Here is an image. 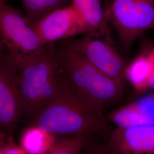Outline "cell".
Returning a JSON list of instances; mask_svg holds the SVG:
<instances>
[{"label": "cell", "instance_id": "cell-9", "mask_svg": "<svg viewBox=\"0 0 154 154\" xmlns=\"http://www.w3.org/2000/svg\"><path fill=\"white\" fill-rule=\"evenodd\" d=\"M105 147L107 154H154V125L116 127Z\"/></svg>", "mask_w": 154, "mask_h": 154}, {"label": "cell", "instance_id": "cell-14", "mask_svg": "<svg viewBox=\"0 0 154 154\" xmlns=\"http://www.w3.org/2000/svg\"><path fill=\"white\" fill-rule=\"evenodd\" d=\"M28 22L35 21L51 11L66 6L68 0H21Z\"/></svg>", "mask_w": 154, "mask_h": 154}, {"label": "cell", "instance_id": "cell-8", "mask_svg": "<svg viewBox=\"0 0 154 154\" xmlns=\"http://www.w3.org/2000/svg\"><path fill=\"white\" fill-rule=\"evenodd\" d=\"M29 23L45 45L90 33L86 22L72 4Z\"/></svg>", "mask_w": 154, "mask_h": 154}, {"label": "cell", "instance_id": "cell-7", "mask_svg": "<svg viewBox=\"0 0 154 154\" xmlns=\"http://www.w3.org/2000/svg\"><path fill=\"white\" fill-rule=\"evenodd\" d=\"M101 38L95 34L88 33L80 38L63 41L100 72L123 86L127 66L125 62L112 43Z\"/></svg>", "mask_w": 154, "mask_h": 154}, {"label": "cell", "instance_id": "cell-20", "mask_svg": "<svg viewBox=\"0 0 154 154\" xmlns=\"http://www.w3.org/2000/svg\"><path fill=\"white\" fill-rule=\"evenodd\" d=\"M0 154H4L3 151H2L1 149H0Z\"/></svg>", "mask_w": 154, "mask_h": 154}, {"label": "cell", "instance_id": "cell-5", "mask_svg": "<svg viewBox=\"0 0 154 154\" xmlns=\"http://www.w3.org/2000/svg\"><path fill=\"white\" fill-rule=\"evenodd\" d=\"M105 14L122 45L128 47L146 30L153 28L154 0H114Z\"/></svg>", "mask_w": 154, "mask_h": 154}, {"label": "cell", "instance_id": "cell-11", "mask_svg": "<svg viewBox=\"0 0 154 154\" xmlns=\"http://www.w3.org/2000/svg\"><path fill=\"white\" fill-rule=\"evenodd\" d=\"M71 4L86 22L90 33L112 43L109 23L105 17L101 0H72Z\"/></svg>", "mask_w": 154, "mask_h": 154}, {"label": "cell", "instance_id": "cell-19", "mask_svg": "<svg viewBox=\"0 0 154 154\" xmlns=\"http://www.w3.org/2000/svg\"><path fill=\"white\" fill-rule=\"evenodd\" d=\"M7 0H0V4H6Z\"/></svg>", "mask_w": 154, "mask_h": 154}, {"label": "cell", "instance_id": "cell-1", "mask_svg": "<svg viewBox=\"0 0 154 154\" xmlns=\"http://www.w3.org/2000/svg\"><path fill=\"white\" fill-rule=\"evenodd\" d=\"M62 88L83 102L103 111L121 98L123 86L100 72L65 41L56 46Z\"/></svg>", "mask_w": 154, "mask_h": 154}, {"label": "cell", "instance_id": "cell-4", "mask_svg": "<svg viewBox=\"0 0 154 154\" xmlns=\"http://www.w3.org/2000/svg\"><path fill=\"white\" fill-rule=\"evenodd\" d=\"M1 47L18 65L41 55L45 45L29 22L18 9L0 4Z\"/></svg>", "mask_w": 154, "mask_h": 154}, {"label": "cell", "instance_id": "cell-17", "mask_svg": "<svg viewBox=\"0 0 154 154\" xmlns=\"http://www.w3.org/2000/svg\"><path fill=\"white\" fill-rule=\"evenodd\" d=\"M83 154H107V153L105 146L97 145L86 149Z\"/></svg>", "mask_w": 154, "mask_h": 154}, {"label": "cell", "instance_id": "cell-16", "mask_svg": "<svg viewBox=\"0 0 154 154\" xmlns=\"http://www.w3.org/2000/svg\"><path fill=\"white\" fill-rule=\"evenodd\" d=\"M3 138L1 141L0 149L3 151L4 154H28L21 146H18L16 145L11 138H5L6 141H5V139Z\"/></svg>", "mask_w": 154, "mask_h": 154}, {"label": "cell", "instance_id": "cell-12", "mask_svg": "<svg viewBox=\"0 0 154 154\" xmlns=\"http://www.w3.org/2000/svg\"><path fill=\"white\" fill-rule=\"evenodd\" d=\"M154 69V52L139 55L127 65L125 79L132 85L136 91H147L149 80Z\"/></svg>", "mask_w": 154, "mask_h": 154}, {"label": "cell", "instance_id": "cell-10", "mask_svg": "<svg viewBox=\"0 0 154 154\" xmlns=\"http://www.w3.org/2000/svg\"><path fill=\"white\" fill-rule=\"evenodd\" d=\"M106 119L116 127L154 125V93L112 110Z\"/></svg>", "mask_w": 154, "mask_h": 154}, {"label": "cell", "instance_id": "cell-3", "mask_svg": "<svg viewBox=\"0 0 154 154\" xmlns=\"http://www.w3.org/2000/svg\"><path fill=\"white\" fill-rule=\"evenodd\" d=\"M18 67L23 116L32 119L61 91L62 75L55 44L49 45L41 55Z\"/></svg>", "mask_w": 154, "mask_h": 154}, {"label": "cell", "instance_id": "cell-15", "mask_svg": "<svg viewBox=\"0 0 154 154\" xmlns=\"http://www.w3.org/2000/svg\"><path fill=\"white\" fill-rule=\"evenodd\" d=\"M90 135L66 137L56 140L42 154H83L90 141Z\"/></svg>", "mask_w": 154, "mask_h": 154}, {"label": "cell", "instance_id": "cell-6", "mask_svg": "<svg viewBox=\"0 0 154 154\" xmlns=\"http://www.w3.org/2000/svg\"><path fill=\"white\" fill-rule=\"evenodd\" d=\"M19 67L2 48L0 57V128L1 137L14 131L24 116L22 95L18 82Z\"/></svg>", "mask_w": 154, "mask_h": 154}, {"label": "cell", "instance_id": "cell-18", "mask_svg": "<svg viewBox=\"0 0 154 154\" xmlns=\"http://www.w3.org/2000/svg\"><path fill=\"white\" fill-rule=\"evenodd\" d=\"M147 91H154V69L152 75L149 80Z\"/></svg>", "mask_w": 154, "mask_h": 154}, {"label": "cell", "instance_id": "cell-21", "mask_svg": "<svg viewBox=\"0 0 154 154\" xmlns=\"http://www.w3.org/2000/svg\"><path fill=\"white\" fill-rule=\"evenodd\" d=\"M152 50V51H154V49H153Z\"/></svg>", "mask_w": 154, "mask_h": 154}, {"label": "cell", "instance_id": "cell-22", "mask_svg": "<svg viewBox=\"0 0 154 154\" xmlns=\"http://www.w3.org/2000/svg\"><path fill=\"white\" fill-rule=\"evenodd\" d=\"M153 28H154V25H153Z\"/></svg>", "mask_w": 154, "mask_h": 154}, {"label": "cell", "instance_id": "cell-13", "mask_svg": "<svg viewBox=\"0 0 154 154\" xmlns=\"http://www.w3.org/2000/svg\"><path fill=\"white\" fill-rule=\"evenodd\" d=\"M55 136L31 125L22 132L21 146L28 154H42L54 144Z\"/></svg>", "mask_w": 154, "mask_h": 154}, {"label": "cell", "instance_id": "cell-2", "mask_svg": "<svg viewBox=\"0 0 154 154\" xmlns=\"http://www.w3.org/2000/svg\"><path fill=\"white\" fill-rule=\"evenodd\" d=\"M32 125L57 136L74 137L109 130L103 111L92 107L61 88L58 95L33 116Z\"/></svg>", "mask_w": 154, "mask_h": 154}]
</instances>
